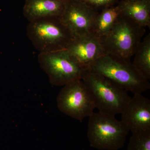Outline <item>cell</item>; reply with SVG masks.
<instances>
[{"label": "cell", "instance_id": "1", "mask_svg": "<svg viewBox=\"0 0 150 150\" xmlns=\"http://www.w3.org/2000/svg\"><path fill=\"white\" fill-rule=\"evenodd\" d=\"M108 78L134 94L142 93L150 88V83L140 74L128 59L111 54H105L88 69Z\"/></svg>", "mask_w": 150, "mask_h": 150}, {"label": "cell", "instance_id": "2", "mask_svg": "<svg viewBox=\"0 0 150 150\" xmlns=\"http://www.w3.org/2000/svg\"><path fill=\"white\" fill-rule=\"evenodd\" d=\"M81 80L99 112L115 115L121 114L131 99L127 91L121 86L88 69L84 72Z\"/></svg>", "mask_w": 150, "mask_h": 150}, {"label": "cell", "instance_id": "3", "mask_svg": "<svg viewBox=\"0 0 150 150\" xmlns=\"http://www.w3.org/2000/svg\"><path fill=\"white\" fill-rule=\"evenodd\" d=\"M145 32L144 27L121 14L110 30L99 38L105 54L129 60L134 56Z\"/></svg>", "mask_w": 150, "mask_h": 150}, {"label": "cell", "instance_id": "4", "mask_svg": "<svg viewBox=\"0 0 150 150\" xmlns=\"http://www.w3.org/2000/svg\"><path fill=\"white\" fill-rule=\"evenodd\" d=\"M87 136L92 147L99 150H118L123 148L129 131L115 115L93 112L89 116Z\"/></svg>", "mask_w": 150, "mask_h": 150}, {"label": "cell", "instance_id": "5", "mask_svg": "<svg viewBox=\"0 0 150 150\" xmlns=\"http://www.w3.org/2000/svg\"><path fill=\"white\" fill-rule=\"evenodd\" d=\"M28 37L40 53L65 50L74 35L60 17L40 19L30 22Z\"/></svg>", "mask_w": 150, "mask_h": 150}, {"label": "cell", "instance_id": "6", "mask_svg": "<svg viewBox=\"0 0 150 150\" xmlns=\"http://www.w3.org/2000/svg\"><path fill=\"white\" fill-rule=\"evenodd\" d=\"M38 60L53 85L63 86L76 80L81 79L84 69L66 49L40 53Z\"/></svg>", "mask_w": 150, "mask_h": 150}, {"label": "cell", "instance_id": "7", "mask_svg": "<svg viewBox=\"0 0 150 150\" xmlns=\"http://www.w3.org/2000/svg\"><path fill=\"white\" fill-rule=\"evenodd\" d=\"M57 104L61 112L81 122L91 115L96 108L91 96L81 79L76 80L63 86L57 96Z\"/></svg>", "mask_w": 150, "mask_h": 150}, {"label": "cell", "instance_id": "8", "mask_svg": "<svg viewBox=\"0 0 150 150\" xmlns=\"http://www.w3.org/2000/svg\"><path fill=\"white\" fill-rule=\"evenodd\" d=\"M97 12L92 6L80 0H66L60 18L74 36L93 33Z\"/></svg>", "mask_w": 150, "mask_h": 150}, {"label": "cell", "instance_id": "9", "mask_svg": "<svg viewBox=\"0 0 150 150\" xmlns=\"http://www.w3.org/2000/svg\"><path fill=\"white\" fill-rule=\"evenodd\" d=\"M121 114L132 133L150 130V100L142 93L134 94Z\"/></svg>", "mask_w": 150, "mask_h": 150}, {"label": "cell", "instance_id": "10", "mask_svg": "<svg viewBox=\"0 0 150 150\" xmlns=\"http://www.w3.org/2000/svg\"><path fill=\"white\" fill-rule=\"evenodd\" d=\"M66 50L86 69L105 54L99 38L93 33L75 36Z\"/></svg>", "mask_w": 150, "mask_h": 150}, {"label": "cell", "instance_id": "11", "mask_svg": "<svg viewBox=\"0 0 150 150\" xmlns=\"http://www.w3.org/2000/svg\"><path fill=\"white\" fill-rule=\"evenodd\" d=\"M66 0H25L23 13L30 22L40 19L60 17Z\"/></svg>", "mask_w": 150, "mask_h": 150}, {"label": "cell", "instance_id": "12", "mask_svg": "<svg viewBox=\"0 0 150 150\" xmlns=\"http://www.w3.org/2000/svg\"><path fill=\"white\" fill-rule=\"evenodd\" d=\"M121 14L142 27H150V0L122 1L119 4Z\"/></svg>", "mask_w": 150, "mask_h": 150}, {"label": "cell", "instance_id": "13", "mask_svg": "<svg viewBox=\"0 0 150 150\" xmlns=\"http://www.w3.org/2000/svg\"><path fill=\"white\" fill-rule=\"evenodd\" d=\"M121 14L119 4L116 6L105 8L101 13L98 14L94 27L93 33L98 37L107 33Z\"/></svg>", "mask_w": 150, "mask_h": 150}, {"label": "cell", "instance_id": "14", "mask_svg": "<svg viewBox=\"0 0 150 150\" xmlns=\"http://www.w3.org/2000/svg\"><path fill=\"white\" fill-rule=\"evenodd\" d=\"M134 55L133 66L146 79H150V34L141 41Z\"/></svg>", "mask_w": 150, "mask_h": 150}, {"label": "cell", "instance_id": "15", "mask_svg": "<svg viewBox=\"0 0 150 150\" xmlns=\"http://www.w3.org/2000/svg\"><path fill=\"white\" fill-rule=\"evenodd\" d=\"M132 133L127 150H150V130Z\"/></svg>", "mask_w": 150, "mask_h": 150}, {"label": "cell", "instance_id": "16", "mask_svg": "<svg viewBox=\"0 0 150 150\" xmlns=\"http://www.w3.org/2000/svg\"><path fill=\"white\" fill-rule=\"evenodd\" d=\"M88 4L89 5L93 7H97L104 8L110 6L112 5V3L115 0H80Z\"/></svg>", "mask_w": 150, "mask_h": 150}, {"label": "cell", "instance_id": "17", "mask_svg": "<svg viewBox=\"0 0 150 150\" xmlns=\"http://www.w3.org/2000/svg\"><path fill=\"white\" fill-rule=\"evenodd\" d=\"M127 1H139V0H126Z\"/></svg>", "mask_w": 150, "mask_h": 150}]
</instances>
